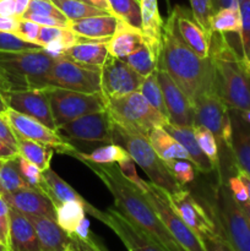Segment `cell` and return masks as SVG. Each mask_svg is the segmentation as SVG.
<instances>
[{
    "mask_svg": "<svg viewBox=\"0 0 250 251\" xmlns=\"http://www.w3.org/2000/svg\"><path fill=\"white\" fill-rule=\"evenodd\" d=\"M158 65L168 73L191 104L203 92L216 90L211 58L199 56L184 41L176 24L175 7L163 24Z\"/></svg>",
    "mask_w": 250,
    "mask_h": 251,
    "instance_id": "6da1fadb",
    "label": "cell"
},
{
    "mask_svg": "<svg viewBox=\"0 0 250 251\" xmlns=\"http://www.w3.org/2000/svg\"><path fill=\"white\" fill-rule=\"evenodd\" d=\"M85 164L103 181L114 199V207L132 225L167 251H184L168 232L144 193L123 176L119 167L114 163Z\"/></svg>",
    "mask_w": 250,
    "mask_h": 251,
    "instance_id": "7a4b0ae2",
    "label": "cell"
},
{
    "mask_svg": "<svg viewBox=\"0 0 250 251\" xmlns=\"http://www.w3.org/2000/svg\"><path fill=\"white\" fill-rule=\"evenodd\" d=\"M210 58L216 90L229 109H250V61L232 46L225 33H211Z\"/></svg>",
    "mask_w": 250,
    "mask_h": 251,
    "instance_id": "3957f363",
    "label": "cell"
},
{
    "mask_svg": "<svg viewBox=\"0 0 250 251\" xmlns=\"http://www.w3.org/2000/svg\"><path fill=\"white\" fill-rule=\"evenodd\" d=\"M113 144L124 147L135 163L146 173L150 181L169 196H175L185 190L184 185L174 178L166 162L154 151L147 136L127 131L113 123Z\"/></svg>",
    "mask_w": 250,
    "mask_h": 251,
    "instance_id": "277c9868",
    "label": "cell"
},
{
    "mask_svg": "<svg viewBox=\"0 0 250 251\" xmlns=\"http://www.w3.org/2000/svg\"><path fill=\"white\" fill-rule=\"evenodd\" d=\"M55 59L49 56L43 48L32 50L1 51L0 68L9 80L11 91L46 88V75Z\"/></svg>",
    "mask_w": 250,
    "mask_h": 251,
    "instance_id": "5b68a950",
    "label": "cell"
},
{
    "mask_svg": "<svg viewBox=\"0 0 250 251\" xmlns=\"http://www.w3.org/2000/svg\"><path fill=\"white\" fill-rule=\"evenodd\" d=\"M105 109L115 125L145 136H149L154 127H163L168 123V119L152 107L140 92L105 100Z\"/></svg>",
    "mask_w": 250,
    "mask_h": 251,
    "instance_id": "8992f818",
    "label": "cell"
},
{
    "mask_svg": "<svg viewBox=\"0 0 250 251\" xmlns=\"http://www.w3.org/2000/svg\"><path fill=\"white\" fill-rule=\"evenodd\" d=\"M212 210L223 235L233 250L250 251V222L221 176H218L215 189V205Z\"/></svg>",
    "mask_w": 250,
    "mask_h": 251,
    "instance_id": "52a82bcc",
    "label": "cell"
},
{
    "mask_svg": "<svg viewBox=\"0 0 250 251\" xmlns=\"http://www.w3.org/2000/svg\"><path fill=\"white\" fill-rule=\"evenodd\" d=\"M46 85L83 93H100V68L76 63L65 56L54 60L50 70L46 75Z\"/></svg>",
    "mask_w": 250,
    "mask_h": 251,
    "instance_id": "ba28073f",
    "label": "cell"
},
{
    "mask_svg": "<svg viewBox=\"0 0 250 251\" xmlns=\"http://www.w3.org/2000/svg\"><path fill=\"white\" fill-rule=\"evenodd\" d=\"M141 191L181 249L184 251H207L199 235L172 207L166 191L151 181H146V186Z\"/></svg>",
    "mask_w": 250,
    "mask_h": 251,
    "instance_id": "9c48e42d",
    "label": "cell"
},
{
    "mask_svg": "<svg viewBox=\"0 0 250 251\" xmlns=\"http://www.w3.org/2000/svg\"><path fill=\"white\" fill-rule=\"evenodd\" d=\"M48 96L56 127L82 115L105 109V98L102 92L83 93L49 86Z\"/></svg>",
    "mask_w": 250,
    "mask_h": 251,
    "instance_id": "30bf717a",
    "label": "cell"
},
{
    "mask_svg": "<svg viewBox=\"0 0 250 251\" xmlns=\"http://www.w3.org/2000/svg\"><path fill=\"white\" fill-rule=\"evenodd\" d=\"M193 107L195 125L207 127L217 139L218 146H225L229 149L232 142L229 108L223 102L217 91L203 92L196 98Z\"/></svg>",
    "mask_w": 250,
    "mask_h": 251,
    "instance_id": "8fae6325",
    "label": "cell"
},
{
    "mask_svg": "<svg viewBox=\"0 0 250 251\" xmlns=\"http://www.w3.org/2000/svg\"><path fill=\"white\" fill-rule=\"evenodd\" d=\"M86 213L91 215L107 226L124 244L127 251H167L166 249L145 234L141 229L132 225L123 213L115 207H108L104 211L96 208L86 201Z\"/></svg>",
    "mask_w": 250,
    "mask_h": 251,
    "instance_id": "7c38bea8",
    "label": "cell"
},
{
    "mask_svg": "<svg viewBox=\"0 0 250 251\" xmlns=\"http://www.w3.org/2000/svg\"><path fill=\"white\" fill-rule=\"evenodd\" d=\"M58 134L69 144H113V120L107 109L82 115L56 127Z\"/></svg>",
    "mask_w": 250,
    "mask_h": 251,
    "instance_id": "4fadbf2b",
    "label": "cell"
},
{
    "mask_svg": "<svg viewBox=\"0 0 250 251\" xmlns=\"http://www.w3.org/2000/svg\"><path fill=\"white\" fill-rule=\"evenodd\" d=\"M168 199L172 207L178 213L179 217L199 235L201 240L223 233L212 207L206 211L188 190L181 191L175 196L168 195Z\"/></svg>",
    "mask_w": 250,
    "mask_h": 251,
    "instance_id": "5bb4252c",
    "label": "cell"
},
{
    "mask_svg": "<svg viewBox=\"0 0 250 251\" xmlns=\"http://www.w3.org/2000/svg\"><path fill=\"white\" fill-rule=\"evenodd\" d=\"M4 114L6 117L9 124L11 125L12 130L15 131L16 136L24 137V139L27 140H32V141L36 142H41V144L47 145V146L54 149L59 153L73 156V153H75L77 151L76 147L69 144L68 141H65L58 134L56 130L46 126L43 123L38 122L34 118L25 115L22 113L16 112V110L10 109V108Z\"/></svg>",
    "mask_w": 250,
    "mask_h": 251,
    "instance_id": "9a60e30c",
    "label": "cell"
},
{
    "mask_svg": "<svg viewBox=\"0 0 250 251\" xmlns=\"http://www.w3.org/2000/svg\"><path fill=\"white\" fill-rule=\"evenodd\" d=\"M144 78L122 59L108 55L100 68V87L105 100L139 92Z\"/></svg>",
    "mask_w": 250,
    "mask_h": 251,
    "instance_id": "2e32d148",
    "label": "cell"
},
{
    "mask_svg": "<svg viewBox=\"0 0 250 251\" xmlns=\"http://www.w3.org/2000/svg\"><path fill=\"white\" fill-rule=\"evenodd\" d=\"M4 98L10 109L34 118L38 122L43 123L46 126L56 130V125L51 114L50 102H49L48 87L36 88V90L6 91L4 92Z\"/></svg>",
    "mask_w": 250,
    "mask_h": 251,
    "instance_id": "e0dca14e",
    "label": "cell"
},
{
    "mask_svg": "<svg viewBox=\"0 0 250 251\" xmlns=\"http://www.w3.org/2000/svg\"><path fill=\"white\" fill-rule=\"evenodd\" d=\"M157 77L163 92L169 123L180 126H194L195 125L194 107L185 93L172 80L168 73L159 65L157 68Z\"/></svg>",
    "mask_w": 250,
    "mask_h": 251,
    "instance_id": "ac0fdd59",
    "label": "cell"
},
{
    "mask_svg": "<svg viewBox=\"0 0 250 251\" xmlns=\"http://www.w3.org/2000/svg\"><path fill=\"white\" fill-rule=\"evenodd\" d=\"M2 198L9 207L19 211L25 216H41L56 221L55 206L50 199L42 191L33 188H25L4 195Z\"/></svg>",
    "mask_w": 250,
    "mask_h": 251,
    "instance_id": "d6986e66",
    "label": "cell"
},
{
    "mask_svg": "<svg viewBox=\"0 0 250 251\" xmlns=\"http://www.w3.org/2000/svg\"><path fill=\"white\" fill-rule=\"evenodd\" d=\"M36 230L41 251H66L74 249L75 242L55 220L41 216H26Z\"/></svg>",
    "mask_w": 250,
    "mask_h": 251,
    "instance_id": "ffe728a7",
    "label": "cell"
},
{
    "mask_svg": "<svg viewBox=\"0 0 250 251\" xmlns=\"http://www.w3.org/2000/svg\"><path fill=\"white\" fill-rule=\"evenodd\" d=\"M232 124L230 152L235 168L250 176V124L243 119L239 110L229 109Z\"/></svg>",
    "mask_w": 250,
    "mask_h": 251,
    "instance_id": "44dd1931",
    "label": "cell"
},
{
    "mask_svg": "<svg viewBox=\"0 0 250 251\" xmlns=\"http://www.w3.org/2000/svg\"><path fill=\"white\" fill-rule=\"evenodd\" d=\"M176 24L180 34L188 46L201 58L210 56L211 34L207 33L194 17L193 12L176 5Z\"/></svg>",
    "mask_w": 250,
    "mask_h": 251,
    "instance_id": "7402d4cb",
    "label": "cell"
},
{
    "mask_svg": "<svg viewBox=\"0 0 250 251\" xmlns=\"http://www.w3.org/2000/svg\"><path fill=\"white\" fill-rule=\"evenodd\" d=\"M9 251H41L38 238L28 218L10 207Z\"/></svg>",
    "mask_w": 250,
    "mask_h": 251,
    "instance_id": "603a6c76",
    "label": "cell"
},
{
    "mask_svg": "<svg viewBox=\"0 0 250 251\" xmlns=\"http://www.w3.org/2000/svg\"><path fill=\"white\" fill-rule=\"evenodd\" d=\"M145 44L146 41L141 29L119 20L115 32L108 39L107 48L109 55L118 59H124L125 56L139 50Z\"/></svg>",
    "mask_w": 250,
    "mask_h": 251,
    "instance_id": "cb8c5ba5",
    "label": "cell"
},
{
    "mask_svg": "<svg viewBox=\"0 0 250 251\" xmlns=\"http://www.w3.org/2000/svg\"><path fill=\"white\" fill-rule=\"evenodd\" d=\"M163 129L167 130L175 140H178L181 146L186 150L190 157V162L196 167L200 173L208 174L216 171L215 166L211 163L210 159L206 157L202 150L199 146L196 141L195 132H194V126H180V125L172 124V123H166L163 125Z\"/></svg>",
    "mask_w": 250,
    "mask_h": 251,
    "instance_id": "d4e9b609",
    "label": "cell"
},
{
    "mask_svg": "<svg viewBox=\"0 0 250 251\" xmlns=\"http://www.w3.org/2000/svg\"><path fill=\"white\" fill-rule=\"evenodd\" d=\"M119 19L110 14L97 15V16L86 17V19L70 21L69 28L86 39L103 41L109 39L115 32Z\"/></svg>",
    "mask_w": 250,
    "mask_h": 251,
    "instance_id": "484cf974",
    "label": "cell"
},
{
    "mask_svg": "<svg viewBox=\"0 0 250 251\" xmlns=\"http://www.w3.org/2000/svg\"><path fill=\"white\" fill-rule=\"evenodd\" d=\"M140 5L142 21L141 31L144 33L145 41L154 55L159 59L164 21L159 14L158 0H140Z\"/></svg>",
    "mask_w": 250,
    "mask_h": 251,
    "instance_id": "4316f807",
    "label": "cell"
},
{
    "mask_svg": "<svg viewBox=\"0 0 250 251\" xmlns=\"http://www.w3.org/2000/svg\"><path fill=\"white\" fill-rule=\"evenodd\" d=\"M107 42L108 39L95 41L80 37L77 43L66 49L63 55L76 63L102 68L109 55Z\"/></svg>",
    "mask_w": 250,
    "mask_h": 251,
    "instance_id": "83f0119b",
    "label": "cell"
},
{
    "mask_svg": "<svg viewBox=\"0 0 250 251\" xmlns=\"http://www.w3.org/2000/svg\"><path fill=\"white\" fill-rule=\"evenodd\" d=\"M41 191L50 199V201L55 207L61 205V203L69 202V201L83 200L80 194L76 190H74L51 168H48L47 171L43 172Z\"/></svg>",
    "mask_w": 250,
    "mask_h": 251,
    "instance_id": "f1b7e54d",
    "label": "cell"
},
{
    "mask_svg": "<svg viewBox=\"0 0 250 251\" xmlns=\"http://www.w3.org/2000/svg\"><path fill=\"white\" fill-rule=\"evenodd\" d=\"M147 139H149L150 144L153 147L154 151L157 152V154L164 162H169L172 159H186V161H190L189 153L181 146L180 142L174 139L162 126L152 129Z\"/></svg>",
    "mask_w": 250,
    "mask_h": 251,
    "instance_id": "f546056e",
    "label": "cell"
},
{
    "mask_svg": "<svg viewBox=\"0 0 250 251\" xmlns=\"http://www.w3.org/2000/svg\"><path fill=\"white\" fill-rule=\"evenodd\" d=\"M16 137L17 151H19L20 156L38 167L42 172L50 168L49 164H50L51 157H53L55 150L41 144V142L32 141V140H27L20 136Z\"/></svg>",
    "mask_w": 250,
    "mask_h": 251,
    "instance_id": "4dcf8cb0",
    "label": "cell"
},
{
    "mask_svg": "<svg viewBox=\"0 0 250 251\" xmlns=\"http://www.w3.org/2000/svg\"><path fill=\"white\" fill-rule=\"evenodd\" d=\"M31 188L20 171L19 154L14 158L0 161V195L4 196L20 189Z\"/></svg>",
    "mask_w": 250,
    "mask_h": 251,
    "instance_id": "1f68e13d",
    "label": "cell"
},
{
    "mask_svg": "<svg viewBox=\"0 0 250 251\" xmlns=\"http://www.w3.org/2000/svg\"><path fill=\"white\" fill-rule=\"evenodd\" d=\"M85 203L86 200L69 201L55 207L56 223L68 233L69 237L75 233L82 218L86 217Z\"/></svg>",
    "mask_w": 250,
    "mask_h": 251,
    "instance_id": "d6a6232c",
    "label": "cell"
},
{
    "mask_svg": "<svg viewBox=\"0 0 250 251\" xmlns=\"http://www.w3.org/2000/svg\"><path fill=\"white\" fill-rule=\"evenodd\" d=\"M127 152L124 147L118 144H107L93 150L90 153L76 151L73 153L74 157L80 159L83 163L95 164H113L118 163L127 156Z\"/></svg>",
    "mask_w": 250,
    "mask_h": 251,
    "instance_id": "836d02e7",
    "label": "cell"
},
{
    "mask_svg": "<svg viewBox=\"0 0 250 251\" xmlns=\"http://www.w3.org/2000/svg\"><path fill=\"white\" fill-rule=\"evenodd\" d=\"M211 33H240L242 17L239 7H220L215 11L210 24Z\"/></svg>",
    "mask_w": 250,
    "mask_h": 251,
    "instance_id": "e575fe53",
    "label": "cell"
},
{
    "mask_svg": "<svg viewBox=\"0 0 250 251\" xmlns=\"http://www.w3.org/2000/svg\"><path fill=\"white\" fill-rule=\"evenodd\" d=\"M110 15L141 29V5L140 0H108Z\"/></svg>",
    "mask_w": 250,
    "mask_h": 251,
    "instance_id": "d590c367",
    "label": "cell"
},
{
    "mask_svg": "<svg viewBox=\"0 0 250 251\" xmlns=\"http://www.w3.org/2000/svg\"><path fill=\"white\" fill-rule=\"evenodd\" d=\"M50 1L65 15L69 21H76V20L86 19V17L108 14L83 0H50Z\"/></svg>",
    "mask_w": 250,
    "mask_h": 251,
    "instance_id": "8d00e7d4",
    "label": "cell"
},
{
    "mask_svg": "<svg viewBox=\"0 0 250 251\" xmlns=\"http://www.w3.org/2000/svg\"><path fill=\"white\" fill-rule=\"evenodd\" d=\"M122 60L129 64L130 68L134 69L142 77L149 76L150 74H152L158 68V58L154 55V53L147 46V43L142 48H140L139 50L125 56Z\"/></svg>",
    "mask_w": 250,
    "mask_h": 251,
    "instance_id": "74e56055",
    "label": "cell"
},
{
    "mask_svg": "<svg viewBox=\"0 0 250 251\" xmlns=\"http://www.w3.org/2000/svg\"><path fill=\"white\" fill-rule=\"evenodd\" d=\"M139 92L149 100L152 107L156 108L163 117L168 119V113H167L166 103H164L163 92H162V88L158 82V77H157V69L153 73L150 74L149 76L144 78V82H142Z\"/></svg>",
    "mask_w": 250,
    "mask_h": 251,
    "instance_id": "f35d334b",
    "label": "cell"
},
{
    "mask_svg": "<svg viewBox=\"0 0 250 251\" xmlns=\"http://www.w3.org/2000/svg\"><path fill=\"white\" fill-rule=\"evenodd\" d=\"M194 132H195L196 141L199 146L202 150L203 153L206 154L211 163L215 166L216 171L220 172V156H218V142L215 135L202 125H195L194 126Z\"/></svg>",
    "mask_w": 250,
    "mask_h": 251,
    "instance_id": "ab89813d",
    "label": "cell"
},
{
    "mask_svg": "<svg viewBox=\"0 0 250 251\" xmlns=\"http://www.w3.org/2000/svg\"><path fill=\"white\" fill-rule=\"evenodd\" d=\"M239 11L242 17V29L239 33L240 50L245 60L250 61V0H240Z\"/></svg>",
    "mask_w": 250,
    "mask_h": 251,
    "instance_id": "60d3db41",
    "label": "cell"
},
{
    "mask_svg": "<svg viewBox=\"0 0 250 251\" xmlns=\"http://www.w3.org/2000/svg\"><path fill=\"white\" fill-rule=\"evenodd\" d=\"M191 6V12L198 21V24L211 34L210 24L213 14H215V2L213 0H189Z\"/></svg>",
    "mask_w": 250,
    "mask_h": 251,
    "instance_id": "b9f144b4",
    "label": "cell"
},
{
    "mask_svg": "<svg viewBox=\"0 0 250 251\" xmlns=\"http://www.w3.org/2000/svg\"><path fill=\"white\" fill-rule=\"evenodd\" d=\"M166 164L171 169L174 178L181 185H185V184L195 180L196 173L199 172L196 167L190 161H186V159H172V161L166 162Z\"/></svg>",
    "mask_w": 250,
    "mask_h": 251,
    "instance_id": "7bdbcfd3",
    "label": "cell"
},
{
    "mask_svg": "<svg viewBox=\"0 0 250 251\" xmlns=\"http://www.w3.org/2000/svg\"><path fill=\"white\" fill-rule=\"evenodd\" d=\"M43 47L38 44L29 43L10 32L0 31V50L1 51H17V50H32L41 49Z\"/></svg>",
    "mask_w": 250,
    "mask_h": 251,
    "instance_id": "ee69618b",
    "label": "cell"
},
{
    "mask_svg": "<svg viewBox=\"0 0 250 251\" xmlns=\"http://www.w3.org/2000/svg\"><path fill=\"white\" fill-rule=\"evenodd\" d=\"M19 164H20V171H21L22 176H24L25 180L27 181L31 188L37 189V190L41 191V185H42V179H43V172L38 168L37 166H34L33 163L28 162L27 159H25L24 157H21L19 154Z\"/></svg>",
    "mask_w": 250,
    "mask_h": 251,
    "instance_id": "f6af8a7d",
    "label": "cell"
},
{
    "mask_svg": "<svg viewBox=\"0 0 250 251\" xmlns=\"http://www.w3.org/2000/svg\"><path fill=\"white\" fill-rule=\"evenodd\" d=\"M26 12L29 14L44 15V16H53L56 19L68 20L65 15L50 1V0H31L28 5V9Z\"/></svg>",
    "mask_w": 250,
    "mask_h": 251,
    "instance_id": "bcb514c9",
    "label": "cell"
},
{
    "mask_svg": "<svg viewBox=\"0 0 250 251\" xmlns=\"http://www.w3.org/2000/svg\"><path fill=\"white\" fill-rule=\"evenodd\" d=\"M136 163L134 162V159L130 157V154H127L125 158H123L122 161L118 162V167H119L120 172L123 173V176L127 179L129 181H131L136 188H139L140 190H144V188L146 186V181L142 180L136 173V168H135Z\"/></svg>",
    "mask_w": 250,
    "mask_h": 251,
    "instance_id": "7dc6e473",
    "label": "cell"
},
{
    "mask_svg": "<svg viewBox=\"0 0 250 251\" xmlns=\"http://www.w3.org/2000/svg\"><path fill=\"white\" fill-rule=\"evenodd\" d=\"M39 29H41V25L36 24V22L31 21V20L20 19L19 27H17V31L15 32V34L24 39V41L37 44Z\"/></svg>",
    "mask_w": 250,
    "mask_h": 251,
    "instance_id": "c3c4849f",
    "label": "cell"
},
{
    "mask_svg": "<svg viewBox=\"0 0 250 251\" xmlns=\"http://www.w3.org/2000/svg\"><path fill=\"white\" fill-rule=\"evenodd\" d=\"M21 19L31 20V21L41 25V26L61 27V28H69V24H70L69 20H61V19H56V17H53V16H44V15L29 14V12H25L24 16H22Z\"/></svg>",
    "mask_w": 250,
    "mask_h": 251,
    "instance_id": "681fc988",
    "label": "cell"
},
{
    "mask_svg": "<svg viewBox=\"0 0 250 251\" xmlns=\"http://www.w3.org/2000/svg\"><path fill=\"white\" fill-rule=\"evenodd\" d=\"M66 29L68 28H61V27L41 26L38 38H37V44L41 47H44L46 44H48L49 42L63 38Z\"/></svg>",
    "mask_w": 250,
    "mask_h": 251,
    "instance_id": "f907efd6",
    "label": "cell"
},
{
    "mask_svg": "<svg viewBox=\"0 0 250 251\" xmlns=\"http://www.w3.org/2000/svg\"><path fill=\"white\" fill-rule=\"evenodd\" d=\"M227 185L228 188H229L230 193H232L233 198L237 200V202L242 203V202H247V201H249L247 188H245L242 179L238 176V174L234 176H230V178L228 179Z\"/></svg>",
    "mask_w": 250,
    "mask_h": 251,
    "instance_id": "816d5d0a",
    "label": "cell"
},
{
    "mask_svg": "<svg viewBox=\"0 0 250 251\" xmlns=\"http://www.w3.org/2000/svg\"><path fill=\"white\" fill-rule=\"evenodd\" d=\"M0 140L11 146L12 149L17 150V137L15 131L12 130L11 125L7 122L4 113H0ZM19 152V151H17Z\"/></svg>",
    "mask_w": 250,
    "mask_h": 251,
    "instance_id": "f5cc1de1",
    "label": "cell"
},
{
    "mask_svg": "<svg viewBox=\"0 0 250 251\" xmlns=\"http://www.w3.org/2000/svg\"><path fill=\"white\" fill-rule=\"evenodd\" d=\"M202 243L207 251H234L228 240L225 238L223 233L205 238L202 239Z\"/></svg>",
    "mask_w": 250,
    "mask_h": 251,
    "instance_id": "db71d44e",
    "label": "cell"
},
{
    "mask_svg": "<svg viewBox=\"0 0 250 251\" xmlns=\"http://www.w3.org/2000/svg\"><path fill=\"white\" fill-rule=\"evenodd\" d=\"M6 91H11V86H10L9 80H7L5 73L0 68V113H5L9 109L4 98V92H6Z\"/></svg>",
    "mask_w": 250,
    "mask_h": 251,
    "instance_id": "11a10c76",
    "label": "cell"
},
{
    "mask_svg": "<svg viewBox=\"0 0 250 251\" xmlns=\"http://www.w3.org/2000/svg\"><path fill=\"white\" fill-rule=\"evenodd\" d=\"M20 19L14 16H0V31L14 33L17 31Z\"/></svg>",
    "mask_w": 250,
    "mask_h": 251,
    "instance_id": "9f6ffc18",
    "label": "cell"
},
{
    "mask_svg": "<svg viewBox=\"0 0 250 251\" xmlns=\"http://www.w3.org/2000/svg\"><path fill=\"white\" fill-rule=\"evenodd\" d=\"M0 244L9 245V217H0Z\"/></svg>",
    "mask_w": 250,
    "mask_h": 251,
    "instance_id": "6f0895ef",
    "label": "cell"
},
{
    "mask_svg": "<svg viewBox=\"0 0 250 251\" xmlns=\"http://www.w3.org/2000/svg\"><path fill=\"white\" fill-rule=\"evenodd\" d=\"M17 154H19L17 150L12 149L11 146H9V145L5 144L4 141L0 140V161H1V159L14 158Z\"/></svg>",
    "mask_w": 250,
    "mask_h": 251,
    "instance_id": "680465c9",
    "label": "cell"
},
{
    "mask_svg": "<svg viewBox=\"0 0 250 251\" xmlns=\"http://www.w3.org/2000/svg\"><path fill=\"white\" fill-rule=\"evenodd\" d=\"M31 0H15V17L21 19L25 12L28 9Z\"/></svg>",
    "mask_w": 250,
    "mask_h": 251,
    "instance_id": "91938a15",
    "label": "cell"
},
{
    "mask_svg": "<svg viewBox=\"0 0 250 251\" xmlns=\"http://www.w3.org/2000/svg\"><path fill=\"white\" fill-rule=\"evenodd\" d=\"M83 1L88 2L90 5H93V6L98 7V9H100V10H103V11L110 14L108 0H83Z\"/></svg>",
    "mask_w": 250,
    "mask_h": 251,
    "instance_id": "94428289",
    "label": "cell"
},
{
    "mask_svg": "<svg viewBox=\"0 0 250 251\" xmlns=\"http://www.w3.org/2000/svg\"><path fill=\"white\" fill-rule=\"evenodd\" d=\"M235 169H237V168H235ZM237 174H238V176H239V178L242 179L243 183H244L245 188H247L248 198H249V202H250V176H248V174L243 173V172L238 171V169H237Z\"/></svg>",
    "mask_w": 250,
    "mask_h": 251,
    "instance_id": "6125c7cd",
    "label": "cell"
},
{
    "mask_svg": "<svg viewBox=\"0 0 250 251\" xmlns=\"http://www.w3.org/2000/svg\"><path fill=\"white\" fill-rule=\"evenodd\" d=\"M10 207L5 199L0 195V217H9Z\"/></svg>",
    "mask_w": 250,
    "mask_h": 251,
    "instance_id": "be15d7a7",
    "label": "cell"
},
{
    "mask_svg": "<svg viewBox=\"0 0 250 251\" xmlns=\"http://www.w3.org/2000/svg\"><path fill=\"white\" fill-rule=\"evenodd\" d=\"M238 203H239V202H238ZM239 206L242 207L243 212H244V215L247 216L248 221L250 222V202H249V201H247V202H242V203H239Z\"/></svg>",
    "mask_w": 250,
    "mask_h": 251,
    "instance_id": "e7e4bbea",
    "label": "cell"
},
{
    "mask_svg": "<svg viewBox=\"0 0 250 251\" xmlns=\"http://www.w3.org/2000/svg\"><path fill=\"white\" fill-rule=\"evenodd\" d=\"M0 251H9V249H7V247H5V245L0 244Z\"/></svg>",
    "mask_w": 250,
    "mask_h": 251,
    "instance_id": "03108f58",
    "label": "cell"
},
{
    "mask_svg": "<svg viewBox=\"0 0 250 251\" xmlns=\"http://www.w3.org/2000/svg\"><path fill=\"white\" fill-rule=\"evenodd\" d=\"M66 251H75V250H73V249H68Z\"/></svg>",
    "mask_w": 250,
    "mask_h": 251,
    "instance_id": "003e7915",
    "label": "cell"
}]
</instances>
